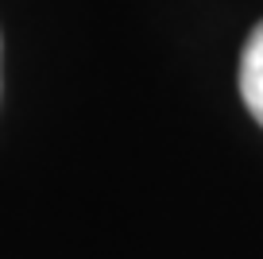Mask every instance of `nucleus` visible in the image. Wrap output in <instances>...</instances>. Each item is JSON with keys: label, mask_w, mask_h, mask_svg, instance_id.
<instances>
[{"label": "nucleus", "mask_w": 263, "mask_h": 259, "mask_svg": "<svg viewBox=\"0 0 263 259\" xmlns=\"http://www.w3.org/2000/svg\"><path fill=\"white\" fill-rule=\"evenodd\" d=\"M240 97H244L248 113L263 124V20L248 35L244 54H240Z\"/></svg>", "instance_id": "1"}]
</instances>
